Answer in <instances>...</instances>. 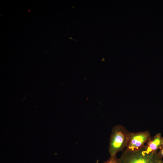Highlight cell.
Here are the masks:
<instances>
[{"label":"cell","instance_id":"cell-1","mask_svg":"<svg viewBox=\"0 0 163 163\" xmlns=\"http://www.w3.org/2000/svg\"><path fill=\"white\" fill-rule=\"evenodd\" d=\"M119 159L120 163H161L162 161L157 152L148 153L145 150V146L137 150L126 149Z\"/></svg>","mask_w":163,"mask_h":163},{"label":"cell","instance_id":"cell-2","mask_svg":"<svg viewBox=\"0 0 163 163\" xmlns=\"http://www.w3.org/2000/svg\"><path fill=\"white\" fill-rule=\"evenodd\" d=\"M130 132L121 125L114 126L112 128L110 139L109 152L110 156H115L126 147Z\"/></svg>","mask_w":163,"mask_h":163},{"label":"cell","instance_id":"cell-3","mask_svg":"<svg viewBox=\"0 0 163 163\" xmlns=\"http://www.w3.org/2000/svg\"><path fill=\"white\" fill-rule=\"evenodd\" d=\"M151 137L149 131L130 132L126 150L135 151L140 149L145 145Z\"/></svg>","mask_w":163,"mask_h":163},{"label":"cell","instance_id":"cell-4","mask_svg":"<svg viewBox=\"0 0 163 163\" xmlns=\"http://www.w3.org/2000/svg\"><path fill=\"white\" fill-rule=\"evenodd\" d=\"M163 144V137L160 133L156 134L151 138L145 145V150L148 153L157 152Z\"/></svg>","mask_w":163,"mask_h":163},{"label":"cell","instance_id":"cell-5","mask_svg":"<svg viewBox=\"0 0 163 163\" xmlns=\"http://www.w3.org/2000/svg\"><path fill=\"white\" fill-rule=\"evenodd\" d=\"M104 163H120L119 158L115 156H110V158Z\"/></svg>","mask_w":163,"mask_h":163},{"label":"cell","instance_id":"cell-6","mask_svg":"<svg viewBox=\"0 0 163 163\" xmlns=\"http://www.w3.org/2000/svg\"><path fill=\"white\" fill-rule=\"evenodd\" d=\"M158 152V155L162 158H163V144Z\"/></svg>","mask_w":163,"mask_h":163},{"label":"cell","instance_id":"cell-7","mask_svg":"<svg viewBox=\"0 0 163 163\" xmlns=\"http://www.w3.org/2000/svg\"><path fill=\"white\" fill-rule=\"evenodd\" d=\"M161 163H163V161H162Z\"/></svg>","mask_w":163,"mask_h":163}]
</instances>
